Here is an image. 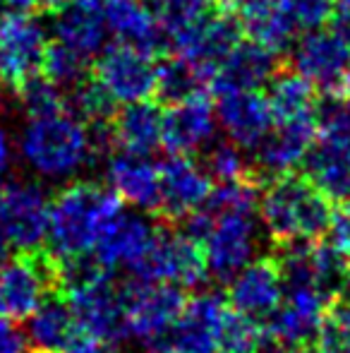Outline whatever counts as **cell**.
<instances>
[{
    "mask_svg": "<svg viewBox=\"0 0 350 353\" xmlns=\"http://www.w3.org/2000/svg\"><path fill=\"white\" fill-rule=\"evenodd\" d=\"M341 301L350 305V267H348V276H346V286H343V293H341Z\"/></svg>",
    "mask_w": 350,
    "mask_h": 353,
    "instance_id": "cell-50",
    "label": "cell"
},
{
    "mask_svg": "<svg viewBox=\"0 0 350 353\" xmlns=\"http://www.w3.org/2000/svg\"><path fill=\"white\" fill-rule=\"evenodd\" d=\"M63 111L75 116L85 125H91V123L113 121L118 101L96 82V77H87L67 92H63Z\"/></svg>",
    "mask_w": 350,
    "mask_h": 353,
    "instance_id": "cell-32",
    "label": "cell"
},
{
    "mask_svg": "<svg viewBox=\"0 0 350 353\" xmlns=\"http://www.w3.org/2000/svg\"><path fill=\"white\" fill-rule=\"evenodd\" d=\"M243 27L230 12H211L199 22L180 29L171 37V51L185 58L201 72L206 82L214 79L216 70L230 51L240 43Z\"/></svg>",
    "mask_w": 350,
    "mask_h": 353,
    "instance_id": "cell-8",
    "label": "cell"
},
{
    "mask_svg": "<svg viewBox=\"0 0 350 353\" xmlns=\"http://www.w3.org/2000/svg\"><path fill=\"white\" fill-rule=\"evenodd\" d=\"M48 39L32 12L0 17V82L17 87L24 77L41 70Z\"/></svg>",
    "mask_w": 350,
    "mask_h": 353,
    "instance_id": "cell-14",
    "label": "cell"
},
{
    "mask_svg": "<svg viewBox=\"0 0 350 353\" xmlns=\"http://www.w3.org/2000/svg\"><path fill=\"white\" fill-rule=\"evenodd\" d=\"M17 101L29 118L53 116L63 111V89L46 77L41 70L32 72L14 87Z\"/></svg>",
    "mask_w": 350,
    "mask_h": 353,
    "instance_id": "cell-37",
    "label": "cell"
},
{
    "mask_svg": "<svg viewBox=\"0 0 350 353\" xmlns=\"http://www.w3.org/2000/svg\"><path fill=\"white\" fill-rule=\"evenodd\" d=\"M350 257L343 255L331 243H314L312 245V276L317 288L329 298L336 301L341 298L343 286H346Z\"/></svg>",
    "mask_w": 350,
    "mask_h": 353,
    "instance_id": "cell-35",
    "label": "cell"
},
{
    "mask_svg": "<svg viewBox=\"0 0 350 353\" xmlns=\"http://www.w3.org/2000/svg\"><path fill=\"white\" fill-rule=\"evenodd\" d=\"M329 301L317 286H285L281 305L266 317L264 332L288 351L314 344Z\"/></svg>",
    "mask_w": 350,
    "mask_h": 353,
    "instance_id": "cell-12",
    "label": "cell"
},
{
    "mask_svg": "<svg viewBox=\"0 0 350 353\" xmlns=\"http://www.w3.org/2000/svg\"><path fill=\"white\" fill-rule=\"evenodd\" d=\"M338 10H343V12H350V0H338Z\"/></svg>",
    "mask_w": 350,
    "mask_h": 353,
    "instance_id": "cell-52",
    "label": "cell"
},
{
    "mask_svg": "<svg viewBox=\"0 0 350 353\" xmlns=\"http://www.w3.org/2000/svg\"><path fill=\"white\" fill-rule=\"evenodd\" d=\"M53 14L56 41L94 58L108 46L106 3L103 0H65Z\"/></svg>",
    "mask_w": 350,
    "mask_h": 353,
    "instance_id": "cell-21",
    "label": "cell"
},
{
    "mask_svg": "<svg viewBox=\"0 0 350 353\" xmlns=\"http://www.w3.org/2000/svg\"><path fill=\"white\" fill-rule=\"evenodd\" d=\"M65 298L72 307L80 334L103 341L108 346L130 341L122 286L113 276H106V279L70 293Z\"/></svg>",
    "mask_w": 350,
    "mask_h": 353,
    "instance_id": "cell-9",
    "label": "cell"
},
{
    "mask_svg": "<svg viewBox=\"0 0 350 353\" xmlns=\"http://www.w3.org/2000/svg\"><path fill=\"white\" fill-rule=\"evenodd\" d=\"M159 228L161 223L151 221L144 212L122 210L106 226L91 252L106 270H127L132 274L149 255Z\"/></svg>",
    "mask_w": 350,
    "mask_h": 353,
    "instance_id": "cell-16",
    "label": "cell"
},
{
    "mask_svg": "<svg viewBox=\"0 0 350 353\" xmlns=\"http://www.w3.org/2000/svg\"><path fill=\"white\" fill-rule=\"evenodd\" d=\"M27 322L24 336L32 353H58L80 336L70 303L56 291L48 293Z\"/></svg>",
    "mask_w": 350,
    "mask_h": 353,
    "instance_id": "cell-26",
    "label": "cell"
},
{
    "mask_svg": "<svg viewBox=\"0 0 350 353\" xmlns=\"http://www.w3.org/2000/svg\"><path fill=\"white\" fill-rule=\"evenodd\" d=\"M5 108V89H3V82H0V111Z\"/></svg>",
    "mask_w": 350,
    "mask_h": 353,
    "instance_id": "cell-53",
    "label": "cell"
},
{
    "mask_svg": "<svg viewBox=\"0 0 350 353\" xmlns=\"http://www.w3.org/2000/svg\"><path fill=\"white\" fill-rule=\"evenodd\" d=\"M209 84L201 72L192 63H187L180 56H166L156 65V92L154 97L161 103H180L185 99L201 94V87Z\"/></svg>",
    "mask_w": 350,
    "mask_h": 353,
    "instance_id": "cell-31",
    "label": "cell"
},
{
    "mask_svg": "<svg viewBox=\"0 0 350 353\" xmlns=\"http://www.w3.org/2000/svg\"><path fill=\"white\" fill-rule=\"evenodd\" d=\"M65 0H36V8L43 10V12H56Z\"/></svg>",
    "mask_w": 350,
    "mask_h": 353,
    "instance_id": "cell-49",
    "label": "cell"
},
{
    "mask_svg": "<svg viewBox=\"0 0 350 353\" xmlns=\"http://www.w3.org/2000/svg\"><path fill=\"white\" fill-rule=\"evenodd\" d=\"M329 243L350 257V205H341L333 210L331 226H329Z\"/></svg>",
    "mask_w": 350,
    "mask_h": 353,
    "instance_id": "cell-42",
    "label": "cell"
},
{
    "mask_svg": "<svg viewBox=\"0 0 350 353\" xmlns=\"http://www.w3.org/2000/svg\"><path fill=\"white\" fill-rule=\"evenodd\" d=\"M10 166H12V140L5 128H0V181L8 176Z\"/></svg>",
    "mask_w": 350,
    "mask_h": 353,
    "instance_id": "cell-45",
    "label": "cell"
},
{
    "mask_svg": "<svg viewBox=\"0 0 350 353\" xmlns=\"http://www.w3.org/2000/svg\"><path fill=\"white\" fill-rule=\"evenodd\" d=\"M216 0H154V14L161 27L173 37L180 29L199 22L201 17L211 14Z\"/></svg>",
    "mask_w": 350,
    "mask_h": 353,
    "instance_id": "cell-41",
    "label": "cell"
},
{
    "mask_svg": "<svg viewBox=\"0 0 350 353\" xmlns=\"http://www.w3.org/2000/svg\"><path fill=\"white\" fill-rule=\"evenodd\" d=\"M113 132L122 152L149 157L164 144V108L156 101H135L118 108Z\"/></svg>",
    "mask_w": 350,
    "mask_h": 353,
    "instance_id": "cell-27",
    "label": "cell"
},
{
    "mask_svg": "<svg viewBox=\"0 0 350 353\" xmlns=\"http://www.w3.org/2000/svg\"><path fill=\"white\" fill-rule=\"evenodd\" d=\"M125 207L122 200L96 181H75L51 197L46 245L53 257L91 252L101 233Z\"/></svg>",
    "mask_w": 350,
    "mask_h": 353,
    "instance_id": "cell-1",
    "label": "cell"
},
{
    "mask_svg": "<svg viewBox=\"0 0 350 353\" xmlns=\"http://www.w3.org/2000/svg\"><path fill=\"white\" fill-rule=\"evenodd\" d=\"M122 286L130 339L146 353H168L171 332L185 310V291L173 283L127 279Z\"/></svg>",
    "mask_w": 350,
    "mask_h": 353,
    "instance_id": "cell-4",
    "label": "cell"
},
{
    "mask_svg": "<svg viewBox=\"0 0 350 353\" xmlns=\"http://www.w3.org/2000/svg\"><path fill=\"white\" fill-rule=\"evenodd\" d=\"M51 195L36 181H10L0 197V231L22 252L41 250L48 233Z\"/></svg>",
    "mask_w": 350,
    "mask_h": 353,
    "instance_id": "cell-7",
    "label": "cell"
},
{
    "mask_svg": "<svg viewBox=\"0 0 350 353\" xmlns=\"http://www.w3.org/2000/svg\"><path fill=\"white\" fill-rule=\"evenodd\" d=\"M41 72L51 82H56L63 92H67L70 87L89 77V58L77 53L75 48L65 46V43L51 41L46 46V53H43Z\"/></svg>",
    "mask_w": 350,
    "mask_h": 353,
    "instance_id": "cell-36",
    "label": "cell"
},
{
    "mask_svg": "<svg viewBox=\"0 0 350 353\" xmlns=\"http://www.w3.org/2000/svg\"><path fill=\"white\" fill-rule=\"evenodd\" d=\"M295 34L324 29L336 12V0H274Z\"/></svg>",
    "mask_w": 350,
    "mask_h": 353,
    "instance_id": "cell-39",
    "label": "cell"
},
{
    "mask_svg": "<svg viewBox=\"0 0 350 353\" xmlns=\"http://www.w3.org/2000/svg\"><path fill=\"white\" fill-rule=\"evenodd\" d=\"M159 216L168 223H180L204 205L211 190V178L201 163L190 157H173L159 166Z\"/></svg>",
    "mask_w": 350,
    "mask_h": 353,
    "instance_id": "cell-17",
    "label": "cell"
},
{
    "mask_svg": "<svg viewBox=\"0 0 350 353\" xmlns=\"http://www.w3.org/2000/svg\"><path fill=\"white\" fill-rule=\"evenodd\" d=\"M283 291L285 283L276 257H259L228 281V303L243 315L266 320L281 305Z\"/></svg>",
    "mask_w": 350,
    "mask_h": 353,
    "instance_id": "cell-20",
    "label": "cell"
},
{
    "mask_svg": "<svg viewBox=\"0 0 350 353\" xmlns=\"http://www.w3.org/2000/svg\"><path fill=\"white\" fill-rule=\"evenodd\" d=\"M305 176L331 202L350 205V149L314 142L303 161Z\"/></svg>",
    "mask_w": 350,
    "mask_h": 353,
    "instance_id": "cell-28",
    "label": "cell"
},
{
    "mask_svg": "<svg viewBox=\"0 0 350 353\" xmlns=\"http://www.w3.org/2000/svg\"><path fill=\"white\" fill-rule=\"evenodd\" d=\"M58 353H113V351L108 344L91 339V336H77L72 344H67L65 349L58 351Z\"/></svg>",
    "mask_w": 350,
    "mask_h": 353,
    "instance_id": "cell-44",
    "label": "cell"
},
{
    "mask_svg": "<svg viewBox=\"0 0 350 353\" xmlns=\"http://www.w3.org/2000/svg\"><path fill=\"white\" fill-rule=\"evenodd\" d=\"M27 336L17 327V322L0 317V353H27Z\"/></svg>",
    "mask_w": 350,
    "mask_h": 353,
    "instance_id": "cell-43",
    "label": "cell"
},
{
    "mask_svg": "<svg viewBox=\"0 0 350 353\" xmlns=\"http://www.w3.org/2000/svg\"><path fill=\"white\" fill-rule=\"evenodd\" d=\"M216 108L204 94L185 99L164 111V147L173 157H190L195 152H204L214 142Z\"/></svg>",
    "mask_w": 350,
    "mask_h": 353,
    "instance_id": "cell-19",
    "label": "cell"
},
{
    "mask_svg": "<svg viewBox=\"0 0 350 353\" xmlns=\"http://www.w3.org/2000/svg\"><path fill=\"white\" fill-rule=\"evenodd\" d=\"M0 197H3V185H0Z\"/></svg>",
    "mask_w": 350,
    "mask_h": 353,
    "instance_id": "cell-54",
    "label": "cell"
},
{
    "mask_svg": "<svg viewBox=\"0 0 350 353\" xmlns=\"http://www.w3.org/2000/svg\"><path fill=\"white\" fill-rule=\"evenodd\" d=\"M262 341L264 327L259 325V320L233 307L223 312L216 327V353H257Z\"/></svg>",
    "mask_w": 350,
    "mask_h": 353,
    "instance_id": "cell-34",
    "label": "cell"
},
{
    "mask_svg": "<svg viewBox=\"0 0 350 353\" xmlns=\"http://www.w3.org/2000/svg\"><path fill=\"white\" fill-rule=\"evenodd\" d=\"M293 353H319V351H317V346H314V344H309V346H303V349H295Z\"/></svg>",
    "mask_w": 350,
    "mask_h": 353,
    "instance_id": "cell-51",
    "label": "cell"
},
{
    "mask_svg": "<svg viewBox=\"0 0 350 353\" xmlns=\"http://www.w3.org/2000/svg\"><path fill=\"white\" fill-rule=\"evenodd\" d=\"M240 27L252 41L262 43L264 48L278 53H288L295 43V32L274 0H252L240 12Z\"/></svg>",
    "mask_w": 350,
    "mask_h": 353,
    "instance_id": "cell-29",
    "label": "cell"
},
{
    "mask_svg": "<svg viewBox=\"0 0 350 353\" xmlns=\"http://www.w3.org/2000/svg\"><path fill=\"white\" fill-rule=\"evenodd\" d=\"M290 63L295 72L324 94L343 92V79L350 68V43L331 29L307 32L290 48Z\"/></svg>",
    "mask_w": 350,
    "mask_h": 353,
    "instance_id": "cell-13",
    "label": "cell"
},
{
    "mask_svg": "<svg viewBox=\"0 0 350 353\" xmlns=\"http://www.w3.org/2000/svg\"><path fill=\"white\" fill-rule=\"evenodd\" d=\"M216 121L230 142L245 152H254L276 125L269 99L262 92L216 94Z\"/></svg>",
    "mask_w": 350,
    "mask_h": 353,
    "instance_id": "cell-18",
    "label": "cell"
},
{
    "mask_svg": "<svg viewBox=\"0 0 350 353\" xmlns=\"http://www.w3.org/2000/svg\"><path fill=\"white\" fill-rule=\"evenodd\" d=\"M108 32L120 43L135 46L149 56H164L171 48V37L154 10L142 0H106Z\"/></svg>",
    "mask_w": 350,
    "mask_h": 353,
    "instance_id": "cell-24",
    "label": "cell"
},
{
    "mask_svg": "<svg viewBox=\"0 0 350 353\" xmlns=\"http://www.w3.org/2000/svg\"><path fill=\"white\" fill-rule=\"evenodd\" d=\"M269 106L274 113V121H293V118H305L314 116V87L295 70H283L274 74V79L269 82Z\"/></svg>",
    "mask_w": 350,
    "mask_h": 353,
    "instance_id": "cell-30",
    "label": "cell"
},
{
    "mask_svg": "<svg viewBox=\"0 0 350 353\" xmlns=\"http://www.w3.org/2000/svg\"><path fill=\"white\" fill-rule=\"evenodd\" d=\"M314 346L319 353H350V305L341 298H336L324 312Z\"/></svg>",
    "mask_w": 350,
    "mask_h": 353,
    "instance_id": "cell-40",
    "label": "cell"
},
{
    "mask_svg": "<svg viewBox=\"0 0 350 353\" xmlns=\"http://www.w3.org/2000/svg\"><path fill=\"white\" fill-rule=\"evenodd\" d=\"M17 147L22 161L48 181H65L91 163L89 125L65 111L29 118Z\"/></svg>",
    "mask_w": 350,
    "mask_h": 353,
    "instance_id": "cell-3",
    "label": "cell"
},
{
    "mask_svg": "<svg viewBox=\"0 0 350 353\" xmlns=\"http://www.w3.org/2000/svg\"><path fill=\"white\" fill-rule=\"evenodd\" d=\"M154 56L127 43H111L96 56L94 77L118 103L146 101L156 92Z\"/></svg>",
    "mask_w": 350,
    "mask_h": 353,
    "instance_id": "cell-11",
    "label": "cell"
},
{
    "mask_svg": "<svg viewBox=\"0 0 350 353\" xmlns=\"http://www.w3.org/2000/svg\"><path fill=\"white\" fill-rule=\"evenodd\" d=\"M317 140L350 149V92H329L314 106Z\"/></svg>",
    "mask_w": 350,
    "mask_h": 353,
    "instance_id": "cell-33",
    "label": "cell"
},
{
    "mask_svg": "<svg viewBox=\"0 0 350 353\" xmlns=\"http://www.w3.org/2000/svg\"><path fill=\"white\" fill-rule=\"evenodd\" d=\"M106 176L111 190L125 205L135 207L137 212H159V166H154L149 157L116 152L106 161Z\"/></svg>",
    "mask_w": 350,
    "mask_h": 353,
    "instance_id": "cell-25",
    "label": "cell"
},
{
    "mask_svg": "<svg viewBox=\"0 0 350 353\" xmlns=\"http://www.w3.org/2000/svg\"><path fill=\"white\" fill-rule=\"evenodd\" d=\"M278 70V56L250 39V41H240L226 56V61L221 63L209 84L214 97L223 92H259L274 79Z\"/></svg>",
    "mask_w": 350,
    "mask_h": 353,
    "instance_id": "cell-23",
    "label": "cell"
},
{
    "mask_svg": "<svg viewBox=\"0 0 350 353\" xmlns=\"http://www.w3.org/2000/svg\"><path fill=\"white\" fill-rule=\"evenodd\" d=\"M56 291V265L48 250L22 252L0 267V317L27 322L32 312Z\"/></svg>",
    "mask_w": 350,
    "mask_h": 353,
    "instance_id": "cell-5",
    "label": "cell"
},
{
    "mask_svg": "<svg viewBox=\"0 0 350 353\" xmlns=\"http://www.w3.org/2000/svg\"><path fill=\"white\" fill-rule=\"evenodd\" d=\"M201 166L209 173L211 181H240V178L252 176V166H250L248 157H245V149H240L235 142L216 140L204 149V159H201Z\"/></svg>",
    "mask_w": 350,
    "mask_h": 353,
    "instance_id": "cell-38",
    "label": "cell"
},
{
    "mask_svg": "<svg viewBox=\"0 0 350 353\" xmlns=\"http://www.w3.org/2000/svg\"><path fill=\"white\" fill-rule=\"evenodd\" d=\"M36 10V0H0V17L3 14H24Z\"/></svg>",
    "mask_w": 350,
    "mask_h": 353,
    "instance_id": "cell-46",
    "label": "cell"
},
{
    "mask_svg": "<svg viewBox=\"0 0 350 353\" xmlns=\"http://www.w3.org/2000/svg\"><path fill=\"white\" fill-rule=\"evenodd\" d=\"M317 140V125L314 116L293 118V121H281L271 128L262 144L252 152V176L257 181H274L285 173H293L295 166L305 161L307 152L314 147Z\"/></svg>",
    "mask_w": 350,
    "mask_h": 353,
    "instance_id": "cell-15",
    "label": "cell"
},
{
    "mask_svg": "<svg viewBox=\"0 0 350 353\" xmlns=\"http://www.w3.org/2000/svg\"><path fill=\"white\" fill-rule=\"evenodd\" d=\"M206 270L214 281L228 283L240 270L254 262L259 250V226L254 214H230L214 221L201 243Z\"/></svg>",
    "mask_w": 350,
    "mask_h": 353,
    "instance_id": "cell-10",
    "label": "cell"
},
{
    "mask_svg": "<svg viewBox=\"0 0 350 353\" xmlns=\"http://www.w3.org/2000/svg\"><path fill=\"white\" fill-rule=\"evenodd\" d=\"M333 202L309 181L307 176L285 173L259 195V221L271 241H322L329 233L333 216Z\"/></svg>",
    "mask_w": 350,
    "mask_h": 353,
    "instance_id": "cell-2",
    "label": "cell"
},
{
    "mask_svg": "<svg viewBox=\"0 0 350 353\" xmlns=\"http://www.w3.org/2000/svg\"><path fill=\"white\" fill-rule=\"evenodd\" d=\"M130 279L173 283V286H180L182 291L199 288L209 279L204 250L199 243L187 238L180 228H171L161 223L159 236H156L149 255L132 272Z\"/></svg>",
    "mask_w": 350,
    "mask_h": 353,
    "instance_id": "cell-6",
    "label": "cell"
},
{
    "mask_svg": "<svg viewBox=\"0 0 350 353\" xmlns=\"http://www.w3.org/2000/svg\"><path fill=\"white\" fill-rule=\"evenodd\" d=\"M221 8V12H230V14H238L243 12L245 8H248L252 0H216Z\"/></svg>",
    "mask_w": 350,
    "mask_h": 353,
    "instance_id": "cell-47",
    "label": "cell"
},
{
    "mask_svg": "<svg viewBox=\"0 0 350 353\" xmlns=\"http://www.w3.org/2000/svg\"><path fill=\"white\" fill-rule=\"evenodd\" d=\"M10 248H12V245H10V241L5 238V233L0 231V267L10 260Z\"/></svg>",
    "mask_w": 350,
    "mask_h": 353,
    "instance_id": "cell-48",
    "label": "cell"
},
{
    "mask_svg": "<svg viewBox=\"0 0 350 353\" xmlns=\"http://www.w3.org/2000/svg\"><path fill=\"white\" fill-rule=\"evenodd\" d=\"M226 310L223 293L201 291L192 296L171 332L168 353H216V327Z\"/></svg>",
    "mask_w": 350,
    "mask_h": 353,
    "instance_id": "cell-22",
    "label": "cell"
}]
</instances>
